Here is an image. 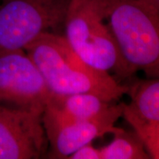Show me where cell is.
<instances>
[{
	"label": "cell",
	"instance_id": "cell-6",
	"mask_svg": "<svg viewBox=\"0 0 159 159\" xmlns=\"http://www.w3.org/2000/svg\"><path fill=\"white\" fill-rule=\"evenodd\" d=\"M125 102L111 103L95 118L78 121H64L43 113L42 120L50 144V158H68L75 150L107 134H112L122 116Z\"/></svg>",
	"mask_w": 159,
	"mask_h": 159
},
{
	"label": "cell",
	"instance_id": "cell-10",
	"mask_svg": "<svg viewBox=\"0 0 159 159\" xmlns=\"http://www.w3.org/2000/svg\"><path fill=\"white\" fill-rule=\"evenodd\" d=\"M113 139L108 145L100 148L101 159H148L151 158L143 142L137 134L116 127Z\"/></svg>",
	"mask_w": 159,
	"mask_h": 159
},
{
	"label": "cell",
	"instance_id": "cell-5",
	"mask_svg": "<svg viewBox=\"0 0 159 159\" xmlns=\"http://www.w3.org/2000/svg\"><path fill=\"white\" fill-rule=\"evenodd\" d=\"M51 96L26 51L0 52V105L43 112Z\"/></svg>",
	"mask_w": 159,
	"mask_h": 159
},
{
	"label": "cell",
	"instance_id": "cell-9",
	"mask_svg": "<svg viewBox=\"0 0 159 159\" xmlns=\"http://www.w3.org/2000/svg\"><path fill=\"white\" fill-rule=\"evenodd\" d=\"M128 87L131 102L125 109L139 119L159 122V78L136 80Z\"/></svg>",
	"mask_w": 159,
	"mask_h": 159
},
{
	"label": "cell",
	"instance_id": "cell-8",
	"mask_svg": "<svg viewBox=\"0 0 159 159\" xmlns=\"http://www.w3.org/2000/svg\"><path fill=\"white\" fill-rule=\"evenodd\" d=\"M111 103L90 93L51 96L43 113L64 121L86 120L100 115Z\"/></svg>",
	"mask_w": 159,
	"mask_h": 159
},
{
	"label": "cell",
	"instance_id": "cell-1",
	"mask_svg": "<svg viewBox=\"0 0 159 159\" xmlns=\"http://www.w3.org/2000/svg\"><path fill=\"white\" fill-rule=\"evenodd\" d=\"M24 51L38 68L52 96L90 93L113 102L128 92L129 87L120 84L111 74L86 64L60 34L45 32Z\"/></svg>",
	"mask_w": 159,
	"mask_h": 159
},
{
	"label": "cell",
	"instance_id": "cell-11",
	"mask_svg": "<svg viewBox=\"0 0 159 159\" xmlns=\"http://www.w3.org/2000/svg\"><path fill=\"white\" fill-rule=\"evenodd\" d=\"M143 142L150 157L159 159V122L139 119L124 106L123 116Z\"/></svg>",
	"mask_w": 159,
	"mask_h": 159
},
{
	"label": "cell",
	"instance_id": "cell-3",
	"mask_svg": "<svg viewBox=\"0 0 159 159\" xmlns=\"http://www.w3.org/2000/svg\"><path fill=\"white\" fill-rule=\"evenodd\" d=\"M64 27L65 39L86 64L120 78L133 76L105 20L103 0H71Z\"/></svg>",
	"mask_w": 159,
	"mask_h": 159
},
{
	"label": "cell",
	"instance_id": "cell-13",
	"mask_svg": "<svg viewBox=\"0 0 159 159\" xmlns=\"http://www.w3.org/2000/svg\"><path fill=\"white\" fill-rule=\"evenodd\" d=\"M151 5H153L157 10H159V0H147Z\"/></svg>",
	"mask_w": 159,
	"mask_h": 159
},
{
	"label": "cell",
	"instance_id": "cell-4",
	"mask_svg": "<svg viewBox=\"0 0 159 159\" xmlns=\"http://www.w3.org/2000/svg\"><path fill=\"white\" fill-rule=\"evenodd\" d=\"M71 0H3L0 52L24 50L40 34L64 25Z\"/></svg>",
	"mask_w": 159,
	"mask_h": 159
},
{
	"label": "cell",
	"instance_id": "cell-12",
	"mask_svg": "<svg viewBox=\"0 0 159 159\" xmlns=\"http://www.w3.org/2000/svg\"><path fill=\"white\" fill-rule=\"evenodd\" d=\"M68 158L70 159H101V149L96 148L92 143L86 144L75 150Z\"/></svg>",
	"mask_w": 159,
	"mask_h": 159
},
{
	"label": "cell",
	"instance_id": "cell-2",
	"mask_svg": "<svg viewBox=\"0 0 159 159\" xmlns=\"http://www.w3.org/2000/svg\"><path fill=\"white\" fill-rule=\"evenodd\" d=\"M104 16L133 74L159 78V10L147 0H103Z\"/></svg>",
	"mask_w": 159,
	"mask_h": 159
},
{
	"label": "cell",
	"instance_id": "cell-7",
	"mask_svg": "<svg viewBox=\"0 0 159 159\" xmlns=\"http://www.w3.org/2000/svg\"><path fill=\"white\" fill-rule=\"evenodd\" d=\"M41 111L0 105V159L42 157L48 140Z\"/></svg>",
	"mask_w": 159,
	"mask_h": 159
}]
</instances>
